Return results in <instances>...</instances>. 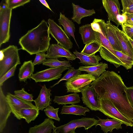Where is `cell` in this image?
I'll return each instance as SVG.
<instances>
[{
  "label": "cell",
  "instance_id": "47",
  "mask_svg": "<svg viewBox=\"0 0 133 133\" xmlns=\"http://www.w3.org/2000/svg\"><path fill=\"white\" fill-rule=\"evenodd\" d=\"M75 130H73L72 131L67 133H76L75 132ZM53 133H56L55 130L53 131Z\"/></svg>",
  "mask_w": 133,
  "mask_h": 133
},
{
  "label": "cell",
  "instance_id": "35",
  "mask_svg": "<svg viewBox=\"0 0 133 133\" xmlns=\"http://www.w3.org/2000/svg\"><path fill=\"white\" fill-rule=\"evenodd\" d=\"M14 92L15 96L29 102L34 101L33 99L34 96L32 94L25 91L24 88L21 90H15Z\"/></svg>",
  "mask_w": 133,
  "mask_h": 133
},
{
  "label": "cell",
  "instance_id": "20",
  "mask_svg": "<svg viewBox=\"0 0 133 133\" xmlns=\"http://www.w3.org/2000/svg\"><path fill=\"white\" fill-rule=\"evenodd\" d=\"M72 5L73 14L71 19L74 22H76L79 24L81 23V20L83 18L95 14L94 9L87 10L73 3H72Z\"/></svg>",
  "mask_w": 133,
  "mask_h": 133
},
{
  "label": "cell",
  "instance_id": "12",
  "mask_svg": "<svg viewBox=\"0 0 133 133\" xmlns=\"http://www.w3.org/2000/svg\"><path fill=\"white\" fill-rule=\"evenodd\" d=\"M6 97L11 112L18 119H20L19 113L21 110L25 108H37L31 102L22 99L10 93H7Z\"/></svg>",
  "mask_w": 133,
  "mask_h": 133
},
{
  "label": "cell",
  "instance_id": "23",
  "mask_svg": "<svg viewBox=\"0 0 133 133\" xmlns=\"http://www.w3.org/2000/svg\"><path fill=\"white\" fill-rule=\"evenodd\" d=\"M59 24L63 26L64 31L68 37H72L74 38L77 46H79L75 39L74 33L75 31V25L72 20L60 12L59 18L58 19Z\"/></svg>",
  "mask_w": 133,
  "mask_h": 133
},
{
  "label": "cell",
  "instance_id": "46",
  "mask_svg": "<svg viewBox=\"0 0 133 133\" xmlns=\"http://www.w3.org/2000/svg\"><path fill=\"white\" fill-rule=\"evenodd\" d=\"M129 40L130 42L132 48H133V40L131 39L130 38L128 37Z\"/></svg>",
  "mask_w": 133,
  "mask_h": 133
},
{
  "label": "cell",
  "instance_id": "16",
  "mask_svg": "<svg viewBox=\"0 0 133 133\" xmlns=\"http://www.w3.org/2000/svg\"><path fill=\"white\" fill-rule=\"evenodd\" d=\"M51 90L47 88L45 84L43 85L38 97L34 100L35 106L39 110L43 109L50 105L51 101L50 96L51 95Z\"/></svg>",
  "mask_w": 133,
  "mask_h": 133
},
{
  "label": "cell",
  "instance_id": "31",
  "mask_svg": "<svg viewBox=\"0 0 133 133\" xmlns=\"http://www.w3.org/2000/svg\"><path fill=\"white\" fill-rule=\"evenodd\" d=\"M43 65L48 66L51 68L57 67L61 66L71 67V65L69 61L64 60L61 61L58 58H49L46 59L43 63Z\"/></svg>",
  "mask_w": 133,
  "mask_h": 133
},
{
  "label": "cell",
  "instance_id": "17",
  "mask_svg": "<svg viewBox=\"0 0 133 133\" xmlns=\"http://www.w3.org/2000/svg\"><path fill=\"white\" fill-rule=\"evenodd\" d=\"M106 36L113 49L122 52V49L117 37L114 25L108 21L105 23Z\"/></svg>",
  "mask_w": 133,
  "mask_h": 133
},
{
  "label": "cell",
  "instance_id": "44",
  "mask_svg": "<svg viewBox=\"0 0 133 133\" xmlns=\"http://www.w3.org/2000/svg\"><path fill=\"white\" fill-rule=\"evenodd\" d=\"M117 19L121 25L122 24H124L127 20L126 16L125 14L122 13L121 14L117 15Z\"/></svg>",
  "mask_w": 133,
  "mask_h": 133
},
{
  "label": "cell",
  "instance_id": "42",
  "mask_svg": "<svg viewBox=\"0 0 133 133\" xmlns=\"http://www.w3.org/2000/svg\"><path fill=\"white\" fill-rule=\"evenodd\" d=\"M126 90L128 98L133 108V86L127 87Z\"/></svg>",
  "mask_w": 133,
  "mask_h": 133
},
{
  "label": "cell",
  "instance_id": "21",
  "mask_svg": "<svg viewBox=\"0 0 133 133\" xmlns=\"http://www.w3.org/2000/svg\"><path fill=\"white\" fill-rule=\"evenodd\" d=\"M98 122L95 126H100L101 129L104 133H107L109 131L111 132L114 129L117 130L122 129L121 125L123 124L122 122L114 119H110L107 118L106 119H102L98 118Z\"/></svg>",
  "mask_w": 133,
  "mask_h": 133
},
{
  "label": "cell",
  "instance_id": "34",
  "mask_svg": "<svg viewBox=\"0 0 133 133\" xmlns=\"http://www.w3.org/2000/svg\"><path fill=\"white\" fill-rule=\"evenodd\" d=\"M59 109V108L55 109L52 106L49 105L45 108L44 111L46 115L49 118L59 121L60 119L58 114Z\"/></svg>",
  "mask_w": 133,
  "mask_h": 133
},
{
  "label": "cell",
  "instance_id": "3",
  "mask_svg": "<svg viewBox=\"0 0 133 133\" xmlns=\"http://www.w3.org/2000/svg\"><path fill=\"white\" fill-rule=\"evenodd\" d=\"M17 47L10 45L0 50V78L21 62Z\"/></svg>",
  "mask_w": 133,
  "mask_h": 133
},
{
  "label": "cell",
  "instance_id": "43",
  "mask_svg": "<svg viewBox=\"0 0 133 133\" xmlns=\"http://www.w3.org/2000/svg\"><path fill=\"white\" fill-rule=\"evenodd\" d=\"M126 17L127 20L126 22L124 24L131 26H133V15L132 14H128L125 13Z\"/></svg>",
  "mask_w": 133,
  "mask_h": 133
},
{
  "label": "cell",
  "instance_id": "24",
  "mask_svg": "<svg viewBox=\"0 0 133 133\" xmlns=\"http://www.w3.org/2000/svg\"><path fill=\"white\" fill-rule=\"evenodd\" d=\"M34 70V65L32 60L25 61L19 69L18 77L20 81L25 82L30 79Z\"/></svg>",
  "mask_w": 133,
  "mask_h": 133
},
{
  "label": "cell",
  "instance_id": "37",
  "mask_svg": "<svg viewBox=\"0 0 133 133\" xmlns=\"http://www.w3.org/2000/svg\"><path fill=\"white\" fill-rule=\"evenodd\" d=\"M122 14H133V0H121Z\"/></svg>",
  "mask_w": 133,
  "mask_h": 133
},
{
  "label": "cell",
  "instance_id": "1",
  "mask_svg": "<svg viewBox=\"0 0 133 133\" xmlns=\"http://www.w3.org/2000/svg\"><path fill=\"white\" fill-rule=\"evenodd\" d=\"M99 97L108 98L124 116L133 120V108L127 94L122 79L113 71H106L90 85Z\"/></svg>",
  "mask_w": 133,
  "mask_h": 133
},
{
  "label": "cell",
  "instance_id": "4",
  "mask_svg": "<svg viewBox=\"0 0 133 133\" xmlns=\"http://www.w3.org/2000/svg\"><path fill=\"white\" fill-rule=\"evenodd\" d=\"M99 52L101 57L116 68L123 66L127 70L133 65V59L121 52L108 49L101 46Z\"/></svg>",
  "mask_w": 133,
  "mask_h": 133
},
{
  "label": "cell",
  "instance_id": "29",
  "mask_svg": "<svg viewBox=\"0 0 133 133\" xmlns=\"http://www.w3.org/2000/svg\"><path fill=\"white\" fill-rule=\"evenodd\" d=\"M37 108H25L21 110L19 113L20 119L24 118L28 123L34 121L39 114Z\"/></svg>",
  "mask_w": 133,
  "mask_h": 133
},
{
  "label": "cell",
  "instance_id": "25",
  "mask_svg": "<svg viewBox=\"0 0 133 133\" xmlns=\"http://www.w3.org/2000/svg\"><path fill=\"white\" fill-rule=\"evenodd\" d=\"M76 57L80 60L79 63L87 66H92L98 64L99 61L101 60V57L98 55H88L79 52L76 50L73 52Z\"/></svg>",
  "mask_w": 133,
  "mask_h": 133
},
{
  "label": "cell",
  "instance_id": "6",
  "mask_svg": "<svg viewBox=\"0 0 133 133\" xmlns=\"http://www.w3.org/2000/svg\"><path fill=\"white\" fill-rule=\"evenodd\" d=\"M12 10L9 8L5 3L0 6V47L3 44L8 42L10 37Z\"/></svg>",
  "mask_w": 133,
  "mask_h": 133
},
{
  "label": "cell",
  "instance_id": "50",
  "mask_svg": "<svg viewBox=\"0 0 133 133\" xmlns=\"http://www.w3.org/2000/svg\"></svg>",
  "mask_w": 133,
  "mask_h": 133
},
{
  "label": "cell",
  "instance_id": "33",
  "mask_svg": "<svg viewBox=\"0 0 133 133\" xmlns=\"http://www.w3.org/2000/svg\"><path fill=\"white\" fill-rule=\"evenodd\" d=\"M81 71L78 69H75L74 67L69 68L68 70L64 75L58 81L54 84L50 88L54 87L56 85L58 84L60 82L63 81H69L76 76L81 74Z\"/></svg>",
  "mask_w": 133,
  "mask_h": 133
},
{
  "label": "cell",
  "instance_id": "49",
  "mask_svg": "<svg viewBox=\"0 0 133 133\" xmlns=\"http://www.w3.org/2000/svg\"><path fill=\"white\" fill-rule=\"evenodd\" d=\"M128 133V132H127V133Z\"/></svg>",
  "mask_w": 133,
  "mask_h": 133
},
{
  "label": "cell",
  "instance_id": "39",
  "mask_svg": "<svg viewBox=\"0 0 133 133\" xmlns=\"http://www.w3.org/2000/svg\"><path fill=\"white\" fill-rule=\"evenodd\" d=\"M46 54L44 52H39L36 54L35 59L33 62L34 66L44 63L46 60Z\"/></svg>",
  "mask_w": 133,
  "mask_h": 133
},
{
  "label": "cell",
  "instance_id": "48",
  "mask_svg": "<svg viewBox=\"0 0 133 133\" xmlns=\"http://www.w3.org/2000/svg\"><path fill=\"white\" fill-rule=\"evenodd\" d=\"M131 39L133 40V36L131 38H130Z\"/></svg>",
  "mask_w": 133,
  "mask_h": 133
},
{
  "label": "cell",
  "instance_id": "40",
  "mask_svg": "<svg viewBox=\"0 0 133 133\" xmlns=\"http://www.w3.org/2000/svg\"><path fill=\"white\" fill-rule=\"evenodd\" d=\"M17 65H15L12 68L7 72L2 77L0 78V87H2L3 83L5 81L14 75L15 72Z\"/></svg>",
  "mask_w": 133,
  "mask_h": 133
},
{
  "label": "cell",
  "instance_id": "22",
  "mask_svg": "<svg viewBox=\"0 0 133 133\" xmlns=\"http://www.w3.org/2000/svg\"><path fill=\"white\" fill-rule=\"evenodd\" d=\"M54 123L51 119L46 118L41 124L30 128L28 133H51L56 127Z\"/></svg>",
  "mask_w": 133,
  "mask_h": 133
},
{
  "label": "cell",
  "instance_id": "26",
  "mask_svg": "<svg viewBox=\"0 0 133 133\" xmlns=\"http://www.w3.org/2000/svg\"><path fill=\"white\" fill-rule=\"evenodd\" d=\"M108 68V64L101 62L97 65L92 66H81L78 69L81 71H85L89 74L95 76L96 78L99 77Z\"/></svg>",
  "mask_w": 133,
  "mask_h": 133
},
{
  "label": "cell",
  "instance_id": "32",
  "mask_svg": "<svg viewBox=\"0 0 133 133\" xmlns=\"http://www.w3.org/2000/svg\"><path fill=\"white\" fill-rule=\"evenodd\" d=\"M105 23L104 20L102 19L95 18L90 24L94 31L102 34L106 37Z\"/></svg>",
  "mask_w": 133,
  "mask_h": 133
},
{
  "label": "cell",
  "instance_id": "30",
  "mask_svg": "<svg viewBox=\"0 0 133 133\" xmlns=\"http://www.w3.org/2000/svg\"><path fill=\"white\" fill-rule=\"evenodd\" d=\"M101 46L99 42L96 41H93L86 44L81 53L88 55H95L96 53L99 51Z\"/></svg>",
  "mask_w": 133,
  "mask_h": 133
},
{
  "label": "cell",
  "instance_id": "9",
  "mask_svg": "<svg viewBox=\"0 0 133 133\" xmlns=\"http://www.w3.org/2000/svg\"><path fill=\"white\" fill-rule=\"evenodd\" d=\"M48 23L50 34L58 44L68 50L72 49L73 43L61 26L50 18L48 19Z\"/></svg>",
  "mask_w": 133,
  "mask_h": 133
},
{
  "label": "cell",
  "instance_id": "15",
  "mask_svg": "<svg viewBox=\"0 0 133 133\" xmlns=\"http://www.w3.org/2000/svg\"><path fill=\"white\" fill-rule=\"evenodd\" d=\"M11 112V110L4 95L1 87H0V132L5 128L8 119Z\"/></svg>",
  "mask_w": 133,
  "mask_h": 133
},
{
  "label": "cell",
  "instance_id": "36",
  "mask_svg": "<svg viewBox=\"0 0 133 133\" xmlns=\"http://www.w3.org/2000/svg\"><path fill=\"white\" fill-rule=\"evenodd\" d=\"M30 0H6L5 4L9 9H13L23 6L30 2Z\"/></svg>",
  "mask_w": 133,
  "mask_h": 133
},
{
  "label": "cell",
  "instance_id": "8",
  "mask_svg": "<svg viewBox=\"0 0 133 133\" xmlns=\"http://www.w3.org/2000/svg\"><path fill=\"white\" fill-rule=\"evenodd\" d=\"M96 78L95 76L89 74L79 75L65 82L67 92H81L84 87L90 85Z\"/></svg>",
  "mask_w": 133,
  "mask_h": 133
},
{
  "label": "cell",
  "instance_id": "19",
  "mask_svg": "<svg viewBox=\"0 0 133 133\" xmlns=\"http://www.w3.org/2000/svg\"><path fill=\"white\" fill-rule=\"evenodd\" d=\"M79 32L81 35L84 44H88L94 41H97L100 43L95 31L92 29L91 24H88L80 27Z\"/></svg>",
  "mask_w": 133,
  "mask_h": 133
},
{
  "label": "cell",
  "instance_id": "28",
  "mask_svg": "<svg viewBox=\"0 0 133 133\" xmlns=\"http://www.w3.org/2000/svg\"><path fill=\"white\" fill-rule=\"evenodd\" d=\"M79 95L76 93L62 96H55L53 101L58 104H71L78 103L80 102Z\"/></svg>",
  "mask_w": 133,
  "mask_h": 133
},
{
  "label": "cell",
  "instance_id": "38",
  "mask_svg": "<svg viewBox=\"0 0 133 133\" xmlns=\"http://www.w3.org/2000/svg\"><path fill=\"white\" fill-rule=\"evenodd\" d=\"M95 32L102 46L109 49L113 50L110 43L106 37L99 33L96 32Z\"/></svg>",
  "mask_w": 133,
  "mask_h": 133
},
{
  "label": "cell",
  "instance_id": "14",
  "mask_svg": "<svg viewBox=\"0 0 133 133\" xmlns=\"http://www.w3.org/2000/svg\"><path fill=\"white\" fill-rule=\"evenodd\" d=\"M102 3L104 9L108 15L109 21L114 22L118 27L120 24L118 22L117 17L121 14L120 4L118 0H103Z\"/></svg>",
  "mask_w": 133,
  "mask_h": 133
},
{
  "label": "cell",
  "instance_id": "51",
  "mask_svg": "<svg viewBox=\"0 0 133 133\" xmlns=\"http://www.w3.org/2000/svg\"><path fill=\"white\" fill-rule=\"evenodd\" d=\"M132 15H133V14H132Z\"/></svg>",
  "mask_w": 133,
  "mask_h": 133
},
{
  "label": "cell",
  "instance_id": "27",
  "mask_svg": "<svg viewBox=\"0 0 133 133\" xmlns=\"http://www.w3.org/2000/svg\"><path fill=\"white\" fill-rule=\"evenodd\" d=\"M89 111L90 110L87 107H84L79 105L73 104L69 106H63L60 114L85 116V112Z\"/></svg>",
  "mask_w": 133,
  "mask_h": 133
},
{
  "label": "cell",
  "instance_id": "2",
  "mask_svg": "<svg viewBox=\"0 0 133 133\" xmlns=\"http://www.w3.org/2000/svg\"><path fill=\"white\" fill-rule=\"evenodd\" d=\"M47 22L43 20L35 28L29 30L19 39L21 49L30 55L48 50L51 38Z\"/></svg>",
  "mask_w": 133,
  "mask_h": 133
},
{
  "label": "cell",
  "instance_id": "11",
  "mask_svg": "<svg viewBox=\"0 0 133 133\" xmlns=\"http://www.w3.org/2000/svg\"><path fill=\"white\" fill-rule=\"evenodd\" d=\"M81 99L83 103L91 110L96 111L100 109L99 97L91 86L87 85L82 89Z\"/></svg>",
  "mask_w": 133,
  "mask_h": 133
},
{
  "label": "cell",
  "instance_id": "41",
  "mask_svg": "<svg viewBox=\"0 0 133 133\" xmlns=\"http://www.w3.org/2000/svg\"><path fill=\"white\" fill-rule=\"evenodd\" d=\"M122 31L127 36L131 38L133 36V26L128 25L124 24H121Z\"/></svg>",
  "mask_w": 133,
  "mask_h": 133
},
{
  "label": "cell",
  "instance_id": "10",
  "mask_svg": "<svg viewBox=\"0 0 133 133\" xmlns=\"http://www.w3.org/2000/svg\"><path fill=\"white\" fill-rule=\"evenodd\" d=\"M68 68V67L64 66L50 67L33 74L31 78L36 83L49 82L57 79L60 78L62 73Z\"/></svg>",
  "mask_w": 133,
  "mask_h": 133
},
{
  "label": "cell",
  "instance_id": "7",
  "mask_svg": "<svg viewBox=\"0 0 133 133\" xmlns=\"http://www.w3.org/2000/svg\"><path fill=\"white\" fill-rule=\"evenodd\" d=\"M98 120L94 118L83 117L71 120L63 125L56 127L55 130L56 133H67L78 128L83 127L88 130L98 123Z\"/></svg>",
  "mask_w": 133,
  "mask_h": 133
},
{
  "label": "cell",
  "instance_id": "13",
  "mask_svg": "<svg viewBox=\"0 0 133 133\" xmlns=\"http://www.w3.org/2000/svg\"><path fill=\"white\" fill-rule=\"evenodd\" d=\"M64 57L69 60L73 61L76 58L75 55L65 48L58 44H51L47 51L46 58H58Z\"/></svg>",
  "mask_w": 133,
  "mask_h": 133
},
{
  "label": "cell",
  "instance_id": "18",
  "mask_svg": "<svg viewBox=\"0 0 133 133\" xmlns=\"http://www.w3.org/2000/svg\"><path fill=\"white\" fill-rule=\"evenodd\" d=\"M122 49V52L133 59V48L128 37L122 30L114 25Z\"/></svg>",
  "mask_w": 133,
  "mask_h": 133
},
{
  "label": "cell",
  "instance_id": "45",
  "mask_svg": "<svg viewBox=\"0 0 133 133\" xmlns=\"http://www.w3.org/2000/svg\"><path fill=\"white\" fill-rule=\"evenodd\" d=\"M39 1L42 4L46 7L47 8L49 9L51 11L53 12L51 9H50L49 5L46 1L45 0H39Z\"/></svg>",
  "mask_w": 133,
  "mask_h": 133
},
{
  "label": "cell",
  "instance_id": "5",
  "mask_svg": "<svg viewBox=\"0 0 133 133\" xmlns=\"http://www.w3.org/2000/svg\"><path fill=\"white\" fill-rule=\"evenodd\" d=\"M100 109L99 111L108 117L119 121L127 126H133V120L123 115L109 99L99 97Z\"/></svg>",
  "mask_w": 133,
  "mask_h": 133
}]
</instances>
